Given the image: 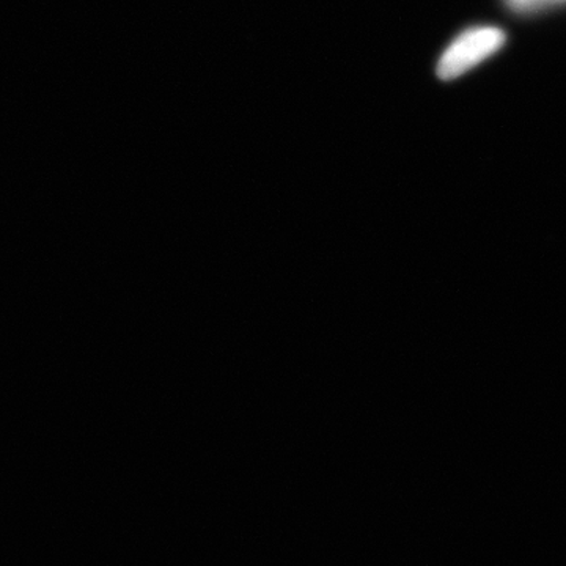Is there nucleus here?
Listing matches in <instances>:
<instances>
[{
  "mask_svg": "<svg viewBox=\"0 0 566 566\" xmlns=\"http://www.w3.org/2000/svg\"><path fill=\"white\" fill-rule=\"evenodd\" d=\"M516 7H531L536 6V3H542L543 0H512Z\"/></svg>",
  "mask_w": 566,
  "mask_h": 566,
  "instance_id": "nucleus-2",
  "label": "nucleus"
},
{
  "mask_svg": "<svg viewBox=\"0 0 566 566\" xmlns=\"http://www.w3.org/2000/svg\"><path fill=\"white\" fill-rule=\"evenodd\" d=\"M505 43V33L494 28L472 29L453 41L438 65V76L442 81L457 80L480 62L485 61Z\"/></svg>",
  "mask_w": 566,
  "mask_h": 566,
  "instance_id": "nucleus-1",
  "label": "nucleus"
}]
</instances>
